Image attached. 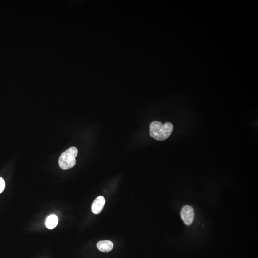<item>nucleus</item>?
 <instances>
[{
    "label": "nucleus",
    "instance_id": "nucleus-1",
    "mask_svg": "<svg viewBox=\"0 0 258 258\" xmlns=\"http://www.w3.org/2000/svg\"><path fill=\"white\" fill-rule=\"evenodd\" d=\"M173 126L170 122L162 124L158 121H153L150 124V134L157 141H165L168 138L173 131Z\"/></svg>",
    "mask_w": 258,
    "mask_h": 258
},
{
    "label": "nucleus",
    "instance_id": "nucleus-2",
    "mask_svg": "<svg viewBox=\"0 0 258 258\" xmlns=\"http://www.w3.org/2000/svg\"><path fill=\"white\" fill-rule=\"evenodd\" d=\"M78 154V150L75 147L69 148L61 154L58 160L60 168L63 170H68L75 166L76 163V157Z\"/></svg>",
    "mask_w": 258,
    "mask_h": 258
},
{
    "label": "nucleus",
    "instance_id": "nucleus-3",
    "mask_svg": "<svg viewBox=\"0 0 258 258\" xmlns=\"http://www.w3.org/2000/svg\"><path fill=\"white\" fill-rule=\"evenodd\" d=\"M195 213L192 207L185 206L182 208L181 211V217L185 225L189 226L194 220Z\"/></svg>",
    "mask_w": 258,
    "mask_h": 258
},
{
    "label": "nucleus",
    "instance_id": "nucleus-4",
    "mask_svg": "<svg viewBox=\"0 0 258 258\" xmlns=\"http://www.w3.org/2000/svg\"><path fill=\"white\" fill-rule=\"evenodd\" d=\"M105 204V199L103 196L97 197L92 203L91 210L95 214H99L102 211Z\"/></svg>",
    "mask_w": 258,
    "mask_h": 258
},
{
    "label": "nucleus",
    "instance_id": "nucleus-5",
    "mask_svg": "<svg viewBox=\"0 0 258 258\" xmlns=\"http://www.w3.org/2000/svg\"><path fill=\"white\" fill-rule=\"evenodd\" d=\"M97 248L103 252H108L112 251L113 248V244L110 240H101L97 243Z\"/></svg>",
    "mask_w": 258,
    "mask_h": 258
},
{
    "label": "nucleus",
    "instance_id": "nucleus-6",
    "mask_svg": "<svg viewBox=\"0 0 258 258\" xmlns=\"http://www.w3.org/2000/svg\"><path fill=\"white\" fill-rule=\"evenodd\" d=\"M58 222V216L55 215H51L48 216L46 221V226L48 229H52L57 227Z\"/></svg>",
    "mask_w": 258,
    "mask_h": 258
},
{
    "label": "nucleus",
    "instance_id": "nucleus-7",
    "mask_svg": "<svg viewBox=\"0 0 258 258\" xmlns=\"http://www.w3.org/2000/svg\"><path fill=\"white\" fill-rule=\"evenodd\" d=\"M5 182L3 178L0 177V194L2 193L5 188Z\"/></svg>",
    "mask_w": 258,
    "mask_h": 258
}]
</instances>
